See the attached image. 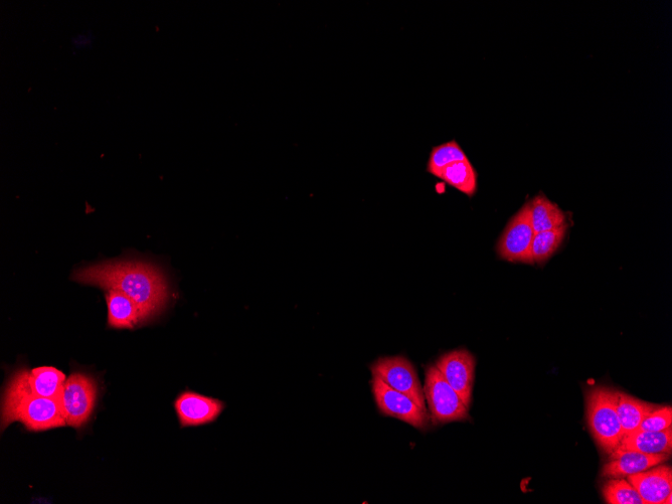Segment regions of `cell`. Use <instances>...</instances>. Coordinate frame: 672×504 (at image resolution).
Returning <instances> with one entry per match:
<instances>
[{
  "instance_id": "cell-20",
  "label": "cell",
  "mask_w": 672,
  "mask_h": 504,
  "mask_svg": "<svg viewBox=\"0 0 672 504\" xmlns=\"http://www.w3.org/2000/svg\"><path fill=\"white\" fill-rule=\"evenodd\" d=\"M468 157L456 140L433 147L427 164V172L438 178L447 166L467 160Z\"/></svg>"
},
{
  "instance_id": "cell-7",
  "label": "cell",
  "mask_w": 672,
  "mask_h": 504,
  "mask_svg": "<svg viewBox=\"0 0 672 504\" xmlns=\"http://www.w3.org/2000/svg\"><path fill=\"white\" fill-rule=\"evenodd\" d=\"M371 371L392 389L412 399L421 409L427 411L424 389L420 384L417 371L405 357H388L376 361Z\"/></svg>"
},
{
  "instance_id": "cell-8",
  "label": "cell",
  "mask_w": 672,
  "mask_h": 504,
  "mask_svg": "<svg viewBox=\"0 0 672 504\" xmlns=\"http://www.w3.org/2000/svg\"><path fill=\"white\" fill-rule=\"evenodd\" d=\"M372 384L377 406L383 415L397 418L419 430L428 427L427 411L421 409L412 399L375 376Z\"/></svg>"
},
{
  "instance_id": "cell-18",
  "label": "cell",
  "mask_w": 672,
  "mask_h": 504,
  "mask_svg": "<svg viewBox=\"0 0 672 504\" xmlns=\"http://www.w3.org/2000/svg\"><path fill=\"white\" fill-rule=\"evenodd\" d=\"M438 179L469 198L477 192V173L469 159L447 166Z\"/></svg>"
},
{
  "instance_id": "cell-9",
  "label": "cell",
  "mask_w": 672,
  "mask_h": 504,
  "mask_svg": "<svg viewBox=\"0 0 672 504\" xmlns=\"http://www.w3.org/2000/svg\"><path fill=\"white\" fill-rule=\"evenodd\" d=\"M435 366L469 409L476 366L473 355L464 349L455 350L443 355Z\"/></svg>"
},
{
  "instance_id": "cell-21",
  "label": "cell",
  "mask_w": 672,
  "mask_h": 504,
  "mask_svg": "<svg viewBox=\"0 0 672 504\" xmlns=\"http://www.w3.org/2000/svg\"><path fill=\"white\" fill-rule=\"evenodd\" d=\"M603 496L609 504H644L641 496L627 478H608L603 485Z\"/></svg>"
},
{
  "instance_id": "cell-4",
  "label": "cell",
  "mask_w": 672,
  "mask_h": 504,
  "mask_svg": "<svg viewBox=\"0 0 672 504\" xmlns=\"http://www.w3.org/2000/svg\"><path fill=\"white\" fill-rule=\"evenodd\" d=\"M424 395L435 425L469 419L468 408L435 365L427 368Z\"/></svg>"
},
{
  "instance_id": "cell-6",
  "label": "cell",
  "mask_w": 672,
  "mask_h": 504,
  "mask_svg": "<svg viewBox=\"0 0 672 504\" xmlns=\"http://www.w3.org/2000/svg\"><path fill=\"white\" fill-rule=\"evenodd\" d=\"M535 234L527 203L504 228L496 246L499 258L512 263L533 264L531 250Z\"/></svg>"
},
{
  "instance_id": "cell-12",
  "label": "cell",
  "mask_w": 672,
  "mask_h": 504,
  "mask_svg": "<svg viewBox=\"0 0 672 504\" xmlns=\"http://www.w3.org/2000/svg\"><path fill=\"white\" fill-rule=\"evenodd\" d=\"M669 458L670 454L651 455L616 449L609 454V460L604 465L601 475L605 478H626L629 475L662 464Z\"/></svg>"
},
{
  "instance_id": "cell-15",
  "label": "cell",
  "mask_w": 672,
  "mask_h": 504,
  "mask_svg": "<svg viewBox=\"0 0 672 504\" xmlns=\"http://www.w3.org/2000/svg\"><path fill=\"white\" fill-rule=\"evenodd\" d=\"M529 205L535 233L558 229L568 224L566 213L543 194L535 197Z\"/></svg>"
},
{
  "instance_id": "cell-19",
  "label": "cell",
  "mask_w": 672,
  "mask_h": 504,
  "mask_svg": "<svg viewBox=\"0 0 672 504\" xmlns=\"http://www.w3.org/2000/svg\"><path fill=\"white\" fill-rule=\"evenodd\" d=\"M569 224L554 230L536 233L532 244V261L543 265L547 263L562 245Z\"/></svg>"
},
{
  "instance_id": "cell-1",
  "label": "cell",
  "mask_w": 672,
  "mask_h": 504,
  "mask_svg": "<svg viewBox=\"0 0 672 504\" xmlns=\"http://www.w3.org/2000/svg\"><path fill=\"white\" fill-rule=\"evenodd\" d=\"M78 283L117 290L135 301L149 319L160 314L170 300V284L153 264L123 260L90 265L74 271Z\"/></svg>"
},
{
  "instance_id": "cell-11",
  "label": "cell",
  "mask_w": 672,
  "mask_h": 504,
  "mask_svg": "<svg viewBox=\"0 0 672 504\" xmlns=\"http://www.w3.org/2000/svg\"><path fill=\"white\" fill-rule=\"evenodd\" d=\"M641 496L644 504H665L672 494V470L670 466L657 465L626 477Z\"/></svg>"
},
{
  "instance_id": "cell-16",
  "label": "cell",
  "mask_w": 672,
  "mask_h": 504,
  "mask_svg": "<svg viewBox=\"0 0 672 504\" xmlns=\"http://www.w3.org/2000/svg\"><path fill=\"white\" fill-rule=\"evenodd\" d=\"M658 407L618 391L617 413L624 435L638 430L642 421Z\"/></svg>"
},
{
  "instance_id": "cell-17",
  "label": "cell",
  "mask_w": 672,
  "mask_h": 504,
  "mask_svg": "<svg viewBox=\"0 0 672 504\" xmlns=\"http://www.w3.org/2000/svg\"><path fill=\"white\" fill-rule=\"evenodd\" d=\"M66 381L65 374L53 367L37 368L29 374L32 391L48 399L62 400Z\"/></svg>"
},
{
  "instance_id": "cell-22",
  "label": "cell",
  "mask_w": 672,
  "mask_h": 504,
  "mask_svg": "<svg viewBox=\"0 0 672 504\" xmlns=\"http://www.w3.org/2000/svg\"><path fill=\"white\" fill-rule=\"evenodd\" d=\"M672 425V408L669 406L658 407L653 410L640 424L638 430L660 432Z\"/></svg>"
},
{
  "instance_id": "cell-13",
  "label": "cell",
  "mask_w": 672,
  "mask_h": 504,
  "mask_svg": "<svg viewBox=\"0 0 672 504\" xmlns=\"http://www.w3.org/2000/svg\"><path fill=\"white\" fill-rule=\"evenodd\" d=\"M108 307V325L112 328H135L149 321V317L130 297L117 290L105 291Z\"/></svg>"
},
{
  "instance_id": "cell-3",
  "label": "cell",
  "mask_w": 672,
  "mask_h": 504,
  "mask_svg": "<svg viewBox=\"0 0 672 504\" xmlns=\"http://www.w3.org/2000/svg\"><path fill=\"white\" fill-rule=\"evenodd\" d=\"M618 391L596 387L587 393V419L597 445L607 454L615 451L622 438V429L617 413Z\"/></svg>"
},
{
  "instance_id": "cell-5",
  "label": "cell",
  "mask_w": 672,
  "mask_h": 504,
  "mask_svg": "<svg viewBox=\"0 0 672 504\" xmlns=\"http://www.w3.org/2000/svg\"><path fill=\"white\" fill-rule=\"evenodd\" d=\"M98 397L96 380L84 373H74L64 386L62 404L67 425L80 429L90 420Z\"/></svg>"
},
{
  "instance_id": "cell-10",
  "label": "cell",
  "mask_w": 672,
  "mask_h": 504,
  "mask_svg": "<svg viewBox=\"0 0 672 504\" xmlns=\"http://www.w3.org/2000/svg\"><path fill=\"white\" fill-rule=\"evenodd\" d=\"M182 427H196L215 422L225 409L217 399L187 391L175 403Z\"/></svg>"
},
{
  "instance_id": "cell-2",
  "label": "cell",
  "mask_w": 672,
  "mask_h": 504,
  "mask_svg": "<svg viewBox=\"0 0 672 504\" xmlns=\"http://www.w3.org/2000/svg\"><path fill=\"white\" fill-rule=\"evenodd\" d=\"M30 371L15 372L5 390L2 406V430L21 422L29 431L41 432L67 425L62 400L35 394L29 384Z\"/></svg>"
},
{
  "instance_id": "cell-14",
  "label": "cell",
  "mask_w": 672,
  "mask_h": 504,
  "mask_svg": "<svg viewBox=\"0 0 672 504\" xmlns=\"http://www.w3.org/2000/svg\"><path fill=\"white\" fill-rule=\"evenodd\" d=\"M617 449L651 455L670 454L672 450V429L670 427L660 432L636 430L624 435Z\"/></svg>"
},
{
  "instance_id": "cell-23",
  "label": "cell",
  "mask_w": 672,
  "mask_h": 504,
  "mask_svg": "<svg viewBox=\"0 0 672 504\" xmlns=\"http://www.w3.org/2000/svg\"><path fill=\"white\" fill-rule=\"evenodd\" d=\"M72 42L73 46L76 47L77 49H84L92 44L93 37L87 35H78L76 38L73 39Z\"/></svg>"
}]
</instances>
